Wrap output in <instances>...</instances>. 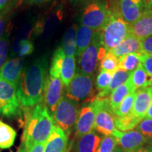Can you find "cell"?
<instances>
[{
  "label": "cell",
  "instance_id": "obj_4",
  "mask_svg": "<svg viewBox=\"0 0 152 152\" xmlns=\"http://www.w3.org/2000/svg\"><path fill=\"white\" fill-rule=\"evenodd\" d=\"M112 11L102 0H91L83 9L80 23L83 26L101 31L109 21Z\"/></svg>",
  "mask_w": 152,
  "mask_h": 152
},
{
  "label": "cell",
  "instance_id": "obj_26",
  "mask_svg": "<svg viewBox=\"0 0 152 152\" xmlns=\"http://www.w3.org/2000/svg\"><path fill=\"white\" fill-rule=\"evenodd\" d=\"M142 120L138 118L132 113L125 116H116L114 115V123L115 126L121 132H128L132 130L138 126Z\"/></svg>",
  "mask_w": 152,
  "mask_h": 152
},
{
  "label": "cell",
  "instance_id": "obj_22",
  "mask_svg": "<svg viewBox=\"0 0 152 152\" xmlns=\"http://www.w3.org/2000/svg\"><path fill=\"white\" fill-rule=\"evenodd\" d=\"M101 140V137L92 131L78 139L75 152H96Z\"/></svg>",
  "mask_w": 152,
  "mask_h": 152
},
{
  "label": "cell",
  "instance_id": "obj_38",
  "mask_svg": "<svg viewBox=\"0 0 152 152\" xmlns=\"http://www.w3.org/2000/svg\"><path fill=\"white\" fill-rule=\"evenodd\" d=\"M141 54H152V35L140 39V53Z\"/></svg>",
  "mask_w": 152,
  "mask_h": 152
},
{
  "label": "cell",
  "instance_id": "obj_27",
  "mask_svg": "<svg viewBox=\"0 0 152 152\" xmlns=\"http://www.w3.org/2000/svg\"><path fill=\"white\" fill-rule=\"evenodd\" d=\"M16 132L10 125L0 121V148L9 149L14 145Z\"/></svg>",
  "mask_w": 152,
  "mask_h": 152
},
{
  "label": "cell",
  "instance_id": "obj_36",
  "mask_svg": "<svg viewBox=\"0 0 152 152\" xmlns=\"http://www.w3.org/2000/svg\"><path fill=\"white\" fill-rule=\"evenodd\" d=\"M9 50V34H4L0 39V68L4 66L7 60Z\"/></svg>",
  "mask_w": 152,
  "mask_h": 152
},
{
  "label": "cell",
  "instance_id": "obj_11",
  "mask_svg": "<svg viewBox=\"0 0 152 152\" xmlns=\"http://www.w3.org/2000/svg\"><path fill=\"white\" fill-rule=\"evenodd\" d=\"M96 106L94 101L81 106L75 122V136L77 139L88 134L94 129Z\"/></svg>",
  "mask_w": 152,
  "mask_h": 152
},
{
  "label": "cell",
  "instance_id": "obj_31",
  "mask_svg": "<svg viewBox=\"0 0 152 152\" xmlns=\"http://www.w3.org/2000/svg\"><path fill=\"white\" fill-rule=\"evenodd\" d=\"M134 98H135V92L128 95L123 100V102L120 104L117 109L113 111L114 115H116V116L121 117L132 113Z\"/></svg>",
  "mask_w": 152,
  "mask_h": 152
},
{
  "label": "cell",
  "instance_id": "obj_24",
  "mask_svg": "<svg viewBox=\"0 0 152 152\" xmlns=\"http://www.w3.org/2000/svg\"><path fill=\"white\" fill-rule=\"evenodd\" d=\"M77 26H71L64 33L61 47L66 56H74L76 52V33Z\"/></svg>",
  "mask_w": 152,
  "mask_h": 152
},
{
  "label": "cell",
  "instance_id": "obj_12",
  "mask_svg": "<svg viewBox=\"0 0 152 152\" xmlns=\"http://www.w3.org/2000/svg\"><path fill=\"white\" fill-rule=\"evenodd\" d=\"M64 83L60 77L47 76L45 85L44 99L45 106L52 118L56 111L58 102L63 96Z\"/></svg>",
  "mask_w": 152,
  "mask_h": 152
},
{
  "label": "cell",
  "instance_id": "obj_40",
  "mask_svg": "<svg viewBox=\"0 0 152 152\" xmlns=\"http://www.w3.org/2000/svg\"><path fill=\"white\" fill-rule=\"evenodd\" d=\"M45 142L35 144L28 152H45Z\"/></svg>",
  "mask_w": 152,
  "mask_h": 152
},
{
  "label": "cell",
  "instance_id": "obj_21",
  "mask_svg": "<svg viewBox=\"0 0 152 152\" xmlns=\"http://www.w3.org/2000/svg\"><path fill=\"white\" fill-rule=\"evenodd\" d=\"M136 90L131 84L130 80L128 79L124 84L117 87L110 94L109 98V103L110 109L113 112L114 110L117 109L120 104L123 102V100L129 94L135 92Z\"/></svg>",
  "mask_w": 152,
  "mask_h": 152
},
{
  "label": "cell",
  "instance_id": "obj_47",
  "mask_svg": "<svg viewBox=\"0 0 152 152\" xmlns=\"http://www.w3.org/2000/svg\"><path fill=\"white\" fill-rule=\"evenodd\" d=\"M146 3L150 9H152V0H145Z\"/></svg>",
  "mask_w": 152,
  "mask_h": 152
},
{
  "label": "cell",
  "instance_id": "obj_46",
  "mask_svg": "<svg viewBox=\"0 0 152 152\" xmlns=\"http://www.w3.org/2000/svg\"><path fill=\"white\" fill-rule=\"evenodd\" d=\"M111 152H124V151H123V149L120 147V146H116V147H115V149H114Z\"/></svg>",
  "mask_w": 152,
  "mask_h": 152
},
{
  "label": "cell",
  "instance_id": "obj_48",
  "mask_svg": "<svg viewBox=\"0 0 152 152\" xmlns=\"http://www.w3.org/2000/svg\"><path fill=\"white\" fill-rule=\"evenodd\" d=\"M71 1H81V0H71Z\"/></svg>",
  "mask_w": 152,
  "mask_h": 152
},
{
  "label": "cell",
  "instance_id": "obj_42",
  "mask_svg": "<svg viewBox=\"0 0 152 152\" xmlns=\"http://www.w3.org/2000/svg\"><path fill=\"white\" fill-rule=\"evenodd\" d=\"M30 3L33 4H37V5H41L43 4H45L48 1H51V0H28Z\"/></svg>",
  "mask_w": 152,
  "mask_h": 152
},
{
  "label": "cell",
  "instance_id": "obj_7",
  "mask_svg": "<svg viewBox=\"0 0 152 152\" xmlns=\"http://www.w3.org/2000/svg\"><path fill=\"white\" fill-rule=\"evenodd\" d=\"M113 135L124 152H152V142L138 130L121 132L116 130Z\"/></svg>",
  "mask_w": 152,
  "mask_h": 152
},
{
  "label": "cell",
  "instance_id": "obj_41",
  "mask_svg": "<svg viewBox=\"0 0 152 152\" xmlns=\"http://www.w3.org/2000/svg\"><path fill=\"white\" fill-rule=\"evenodd\" d=\"M6 24V18L3 16H0V39H1L2 35H4V30L5 28Z\"/></svg>",
  "mask_w": 152,
  "mask_h": 152
},
{
  "label": "cell",
  "instance_id": "obj_25",
  "mask_svg": "<svg viewBox=\"0 0 152 152\" xmlns=\"http://www.w3.org/2000/svg\"><path fill=\"white\" fill-rule=\"evenodd\" d=\"M129 80L135 90L152 85V78L144 70L142 64L132 72Z\"/></svg>",
  "mask_w": 152,
  "mask_h": 152
},
{
  "label": "cell",
  "instance_id": "obj_2",
  "mask_svg": "<svg viewBox=\"0 0 152 152\" xmlns=\"http://www.w3.org/2000/svg\"><path fill=\"white\" fill-rule=\"evenodd\" d=\"M54 128V121L45 106H35L26 116L23 142L27 152L33 145L47 141Z\"/></svg>",
  "mask_w": 152,
  "mask_h": 152
},
{
  "label": "cell",
  "instance_id": "obj_9",
  "mask_svg": "<svg viewBox=\"0 0 152 152\" xmlns=\"http://www.w3.org/2000/svg\"><path fill=\"white\" fill-rule=\"evenodd\" d=\"M102 47L101 31H96L92 42L78 57L77 71L87 75H94L99 60V52Z\"/></svg>",
  "mask_w": 152,
  "mask_h": 152
},
{
  "label": "cell",
  "instance_id": "obj_15",
  "mask_svg": "<svg viewBox=\"0 0 152 152\" xmlns=\"http://www.w3.org/2000/svg\"><path fill=\"white\" fill-rule=\"evenodd\" d=\"M23 64L24 61L20 57L7 61L0 68V78L12 83L17 87L23 69Z\"/></svg>",
  "mask_w": 152,
  "mask_h": 152
},
{
  "label": "cell",
  "instance_id": "obj_35",
  "mask_svg": "<svg viewBox=\"0 0 152 152\" xmlns=\"http://www.w3.org/2000/svg\"><path fill=\"white\" fill-rule=\"evenodd\" d=\"M137 130L152 142V119L144 118L142 120L137 127Z\"/></svg>",
  "mask_w": 152,
  "mask_h": 152
},
{
  "label": "cell",
  "instance_id": "obj_3",
  "mask_svg": "<svg viewBox=\"0 0 152 152\" xmlns=\"http://www.w3.org/2000/svg\"><path fill=\"white\" fill-rule=\"evenodd\" d=\"M131 34L130 25L125 21L118 13H111L109 21L101 30L102 46L106 52L120 45Z\"/></svg>",
  "mask_w": 152,
  "mask_h": 152
},
{
  "label": "cell",
  "instance_id": "obj_14",
  "mask_svg": "<svg viewBox=\"0 0 152 152\" xmlns=\"http://www.w3.org/2000/svg\"><path fill=\"white\" fill-rule=\"evenodd\" d=\"M152 102V85L138 89L135 92L132 113L138 118H145Z\"/></svg>",
  "mask_w": 152,
  "mask_h": 152
},
{
  "label": "cell",
  "instance_id": "obj_5",
  "mask_svg": "<svg viewBox=\"0 0 152 152\" xmlns=\"http://www.w3.org/2000/svg\"><path fill=\"white\" fill-rule=\"evenodd\" d=\"M94 75L77 72L66 87V96L77 103L90 98L94 92Z\"/></svg>",
  "mask_w": 152,
  "mask_h": 152
},
{
  "label": "cell",
  "instance_id": "obj_45",
  "mask_svg": "<svg viewBox=\"0 0 152 152\" xmlns=\"http://www.w3.org/2000/svg\"><path fill=\"white\" fill-rule=\"evenodd\" d=\"M8 0H0V11L2 10L6 4H7Z\"/></svg>",
  "mask_w": 152,
  "mask_h": 152
},
{
  "label": "cell",
  "instance_id": "obj_44",
  "mask_svg": "<svg viewBox=\"0 0 152 152\" xmlns=\"http://www.w3.org/2000/svg\"><path fill=\"white\" fill-rule=\"evenodd\" d=\"M17 152H27V150H26V145H25V143L23 141Z\"/></svg>",
  "mask_w": 152,
  "mask_h": 152
},
{
  "label": "cell",
  "instance_id": "obj_17",
  "mask_svg": "<svg viewBox=\"0 0 152 152\" xmlns=\"http://www.w3.org/2000/svg\"><path fill=\"white\" fill-rule=\"evenodd\" d=\"M131 34L142 39L152 35V9H148L142 16L130 24Z\"/></svg>",
  "mask_w": 152,
  "mask_h": 152
},
{
  "label": "cell",
  "instance_id": "obj_37",
  "mask_svg": "<svg viewBox=\"0 0 152 152\" xmlns=\"http://www.w3.org/2000/svg\"><path fill=\"white\" fill-rule=\"evenodd\" d=\"M34 51V45L31 41L28 39H23L19 43V48L18 55L19 57H23L28 56L31 54Z\"/></svg>",
  "mask_w": 152,
  "mask_h": 152
},
{
  "label": "cell",
  "instance_id": "obj_1",
  "mask_svg": "<svg viewBox=\"0 0 152 152\" xmlns=\"http://www.w3.org/2000/svg\"><path fill=\"white\" fill-rule=\"evenodd\" d=\"M47 66V56H42L23 69L17 85V94L24 107L35 106L42 101L48 76Z\"/></svg>",
  "mask_w": 152,
  "mask_h": 152
},
{
  "label": "cell",
  "instance_id": "obj_8",
  "mask_svg": "<svg viewBox=\"0 0 152 152\" xmlns=\"http://www.w3.org/2000/svg\"><path fill=\"white\" fill-rule=\"evenodd\" d=\"M96 106L94 129L104 135H113L116 130L114 123V114L110 109L109 99H96L94 100Z\"/></svg>",
  "mask_w": 152,
  "mask_h": 152
},
{
  "label": "cell",
  "instance_id": "obj_13",
  "mask_svg": "<svg viewBox=\"0 0 152 152\" xmlns=\"http://www.w3.org/2000/svg\"><path fill=\"white\" fill-rule=\"evenodd\" d=\"M150 9L145 0H121L118 14L125 22L132 24Z\"/></svg>",
  "mask_w": 152,
  "mask_h": 152
},
{
  "label": "cell",
  "instance_id": "obj_23",
  "mask_svg": "<svg viewBox=\"0 0 152 152\" xmlns=\"http://www.w3.org/2000/svg\"><path fill=\"white\" fill-rule=\"evenodd\" d=\"M131 73H132V72L126 71H124V70L118 68L116 71H115L113 73L111 83H110L109 87L104 90H102L99 92V94H97L96 98L104 99L107 97L112 92V91H113L117 87L121 86V85L124 84L125 82L128 80Z\"/></svg>",
  "mask_w": 152,
  "mask_h": 152
},
{
  "label": "cell",
  "instance_id": "obj_39",
  "mask_svg": "<svg viewBox=\"0 0 152 152\" xmlns=\"http://www.w3.org/2000/svg\"><path fill=\"white\" fill-rule=\"evenodd\" d=\"M141 64L148 75L152 78V54H142Z\"/></svg>",
  "mask_w": 152,
  "mask_h": 152
},
{
  "label": "cell",
  "instance_id": "obj_18",
  "mask_svg": "<svg viewBox=\"0 0 152 152\" xmlns=\"http://www.w3.org/2000/svg\"><path fill=\"white\" fill-rule=\"evenodd\" d=\"M109 52L116 56L118 58L132 53L140 54V39L132 34H130L120 45L111 49Z\"/></svg>",
  "mask_w": 152,
  "mask_h": 152
},
{
  "label": "cell",
  "instance_id": "obj_28",
  "mask_svg": "<svg viewBox=\"0 0 152 152\" xmlns=\"http://www.w3.org/2000/svg\"><path fill=\"white\" fill-rule=\"evenodd\" d=\"M75 56H66L62 64L60 77L66 87L71 83L75 75Z\"/></svg>",
  "mask_w": 152,
  "mask_h": 152
},
{
  "label": "cell",
  "instance_id": "obj_29",
  "mask_svg": "<svg viewBox=\"0 0 152 152\" xmlns=\"http://www.w3.org/2000/svg\"><path fill=\"white\" fill-rule=\"evenodd\" d=\"M142 54L132 53L118 58V68L126 71L132 72L141 64Z\"/></svg>",
  "mask_w": 152,
  "mask_h": 152
},
{
  "label": "cell",
  "instance_id": "obj_20",
  "mask_svg": "<svg viewBox=\"0 0 152 152\" xmlns=\"http://www.w3.org/2000/svg\"><path fill=\"white\" fill-rule=\"evenodd\" d=\"M97 30H94L83 25L77 26L76 33V56L78 58L80 54L87 48L92 42L94 34Z\"/></svg>",
  "mask_w": 152,
  "mask_h": 152
},
{
  "label": "cell",
  "instance_id": "obj_6",
  "mask_svg": "<svg viewBox=\"0 0 152 152\" xmlns=\"http://www.w3.org/2000/svg\"><path fill=\"white\" fill-rule=\"evenodd\" d=\"M78 103L63 95L53 116L54 123L65 132H68L75 125L78 114Z\"/></svg>",
  "mask_w": 152,
  "mask_h": 152
},
{
  "label": "cell",
  "instance_id": "obj_32",
  "mask_svg": "<svg viewBox=\"0 0 152 152\" xmlns=\"http://www.w3.org/2000/svg\"><path fill=\"white\" fill-rule=\"evenodd\" d=\"M118 69V58L110 52H107L105 56L101 60L99 70L100 71L109 72L113 74Z\"/></svg>",
  "mask_w": 152,
  "mask_h": 152
},
{
  "label": "cell",
  "instance_id": "obj_30",
  "mask_svg": "<svg viewBox=\"0 0 152 152\" xmlns=\"http://www.w3.org/2000/svg\"><path fill=\"white\" fill-rule=\"evenodd\" d=\"M65 57L66 55L64 54L62 47H58L53 54L51 66L49 68V75L56 77H60L61 70L62 64Z\"/></svg>",
  "mask_w": 152,
  "mask_h": 152
},
{
  "label": "cell",
  "instance_id": "obj_43",
  "mask_svg": "<svg viewBox=\"0 0 152 152\" xmlns=\"http://www.w3.org/2000/svg\"><path fill=\"white\" fill-rule=\"evenodd\" d=\"M145 118H150L152 119V102L150 105L149 109H148V111L147 113V115H146Z\"/></svg>",
  "mask_w": 152,
  "mask_h": 152
},
{
  "label": "cell",
  "instance_id": "obj_19",
  "mask_svg": "<svg viewBox=\"0 0 152 152\" xmlns=\"http://www.w3.org/2000/svg\"><path fill=\"white\" fill-rule=\"evenodd\" d=\"M61 20V17L56 14H51L44 20H39L33 30L37 35H42L44 39H48L54 33L58 23Z\"/></svg>",
  "mask_w": 152,
  "mask_h": 152
},
{
  "label": "cell",
  "instance_id": "obj_33",
  "mask_svg": "<svg viewBox=\"0 0 152 152\" xmlns=\"http://www.w3.org/2000/svg\"><path fill=\"white\" fill-rule=\"evenodd\" d=\"M118 144L116 137L113 135L104 136L101 140L96 152H111Z\"/></svg>",
  "mask_w": 152,
  "mask_h": 152
},
{
  "label": "cell",
  "instance_id": "obj_16",
  "mask_svg": "<svg viewBox=\"0 0 152 152\" xmlns=\"http://www.w3.org/2000/svg\"><path fill=\"white\" fill-rule=\"evenodd\" d=\"M68 145L66 133L57 125H54L52 133L45 144V152H66Z\"/></svg>",
  "mask_w": 152,
  "mask_h": 152
},
{
  "label": "cell",
  "instance_id": "obj_10",
  "mask_svg": "<svg viewBox=\"0 0 152 152\" xmlns=\"http://www.w3.org/2000/svg\"><path fill=\"white\" fill-rule=\"evenodd\" d=\"M20 104L16 86L0 78V114L7 117L16 115Z\"/></svg>",
  "mask_w": 152,
  "mask_h": 152
},
{
  "label": "cell",
  "instance_id": "obj_34",
  "mask_svg": "<svg viewBox=\"0 0 152 152\" xmlns=\"http://www.w3.org/2000/svg\"><path fill=\"white\" fill-rule=\"evenodd\" d=\"M113 77V74L109 72L100 71L95 82V86L96 90L99 91L104 90L109 87Z\"/></svg>",
  "mask_w": 152,
  "mask_h": 152
}]
</instances>
